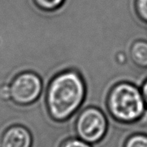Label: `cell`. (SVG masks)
Returning <instances> with one entry per match:
<instances>
[{"mask_svg":"<svg viewBox=\"0 0 147 147\" xmlns=\"http://www.w3.org/2000/svg\"><path fill=\"white\" fill-rule=\"evenodd\" d=\"M31 131L24 124H14L7 127L2 134L0 147H32Z\"/></svg>","mask_w":147,"mask_h":147,"instance_id":"5","label":"cell"},{"mask_svg":"<svg viewBox=\"0 0 147 147\" xmlns=\"http://www.w3.org/2000/svg\"><path fill=\"white\" fill-rule=\"evenodd\" d=\"M10 98L18 105H29L38 99L42 91L40 78L32 73L18 75L10 86Z\"/></svg>","mask_w":147,"mask_h":147,"instance_id":"4","label":"cell"},{"mask_svg":"<svg viewBox=\"0 0 147 147\" xmlns=\"http://www.w3.org/2000/svg\"><path fill=\"white\" fill-rule=\"evenodd\" d=\"M134 8L137 16L147 23V0H135Z\"/></svg>","mask_w":147,"mask_h":147,"instance_id":"9","label":"cell"},{"mask_svg":"<svg viewBox=\"0 0 147 147\" xmlns=\"http://www.w3.org/2000/svg\"><path fill=\"white\" fill-rule=\"evenodd\" d=\"M141 91H142V96H143V99L144 101H145V104H146V106L147 107V79L142 84V86L141 88Z\"/></svg>","mask_w":147,"mask_h":147,"instance_id":"11","label":"cell"},{"mask_svg":"<svg viewBox=\"0 0 147 147\" xmlns=\"http://www.w3.org/2000/svg\"><path fill=\"white\" fill-rule=\"evenodd\" d=\"M130 57L139 68H147V41L139 40L134 41L130 48Z\"/></svg>","mask_w":147,"mask_h":147,"instance_id":"6","label":"cell"},{"mask_svg":"<svg viewBox=\"0 0 147 147\" xmlns=\"http://www.w3.org/2000/svg\"><path fill=\"white\" fill-rule=\"evenodd\" d=\"M59 147H92L90 143H87L80 138H70L64 141Z\"/></svg>","mask_w":147,"mask_h":147,"instance_id":"10","label":"cell"},{"mask_svg":"<svg viewBox=\"0 0 147 147\" xmlns=\"http://www.w3.org/2000/svg\"><path fill=\"white\" fill-rule=\"evenodd\" d=\"M86 86L78 70H67L51 81L46 94V106L51 118L63 122L70 118L82 105Z\"/></svg>","mask_w":147,"mask_h":147,"instance_id":"1","label":"cell"},{"mask_svg":"<svg viewBox=\"0 0 147 147\" xmlns=\"http://www.w3.org/2000/svg\"><path fill=\"white\" fill-rule=\"evenodd\" d=\"M107 130L108 121L105 115L95 107L84 109L75 123V131L78 136L87 143L94 144L102 140Z\"/></svg>","mask_w":147,"mask_h":147,"instance_id":"3","label":"cell"},{"mask_svg":"<svg viewBox=\"0 0 147 147\" xmlns=\"http://www.w3.org/2000/svg\"><path fill=\"white\" fill-rule=\"evenodd\" d=\"M106 104L112 118L125 123L140 119L146 107L142 91L127 82H119L112 87Z\"/></svg>","mask_w":147,"mask_h":147,"instance_id":"2","label":"cell"},{"mask_svg":"<svg viewBox=\"0 0 147 147\" xmlns=\"http://www.w3.org/2000/svg\"><path fill=\"white\" fill-rule=\"evenodd\" d=\"M35 1L41 9L48 11L59 9L65 2V0H35Z\"/></svg>","mask_w":147,"mask_h":147,"instance_id":"8","label":"cell"},{"mask_svg":"<svg viewBox=\"0 0 147 147\" xmlns=\"http://www.w3.org/2000/svg\"><path fill=\"white\" fill-rule=\"evenodd\" d=\"M124 147H147V135L144 134H134L126 141Z\"/></svg>","mask_w":147,"mask_h":147,"instance_id":"7","label":"cell"}]
</instances>
